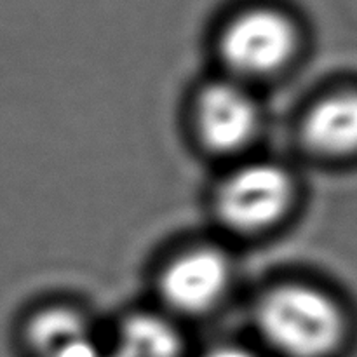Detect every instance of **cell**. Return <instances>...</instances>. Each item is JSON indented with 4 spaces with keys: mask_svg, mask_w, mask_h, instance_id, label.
I'll use <instances>...</instances> for the list:
<instances>
[{
    "mask_svg": "<svg viewBox=\"0 0 357 357\" xmlns=\"http://www.w3.org/2000/svg\"><path fill=\"white\" fill-rule=\"evenodd\" d=\"M257 324L272 349L284 357H330L347 335V317L326 291L282 284L261 296Z\"/></svg>",
    "mask_w": 357,
    "mask_h": 357,
    "instance_id": "1",
    "label": "cell"
},
{
    "mask_svg": "<svg viewBox=\"0 0 357 357\" xmlns=\"http://www.w3.org/2000/svg\"><path fill=\"white\" fill-rule=\"evenodd\" d=\"M300 33L286 10L255 6L241 10L225 24L220 52L239 75L264 77L279 72L298 49Z\"/></svg>",
    "mask_w": 357,
    "mask_h": 357,
    "instance_id": "2",
    "label": "cell"
},
{
    "mask_svg": "<svg viewBox=\"0 0 357 357\" xmlns=\"http://www.w3.org/2000/svg\"><path fill=\"white\" fill-rule=\"evenodd\" d=\"M291 176L281 166L258 162L230 174L216 195V211L236 232L268 229L284 216L293 202Z\"/></svg>",
    "mask_w": 357,
    "mask_h": 357,
    "instance_id": "3",
    "label": "cell"
},
{
    "mask_svg": "<svg viewBox=\"0 0 357 357\" xmlns=\"http://www.w3.org/2000/svg\"><path fill=\"white\" fill-rule=\"evenodd\" d=\"M229 282L230 265L225 255L197 248L169 261L160 275V293L180 312L202 314L222 300Z\"/></svg>",
    "mask_w": 357,
    "mask_h": 357,
    "instance_id": "4",
    "label": "cell"
},
{
    "mask_svg": "<svg viewBox=\"0 0 357 357\" xmlns=\"http://www.w3.org/2000/svg\"><path fill=\"white\" fill-rule=\"evenodd\" d=\"M197 128L209 149L232 152L246 145L257 132L258 108L237 84L211 82L199 94Z\"/></svg>",
    "mask_w": 357,
    "mask_h": 357,
    "instance_id": "5",
    "label": "cell"
},
{
    "mask_svg": "<svg viewBox=\"0 0 357 357\" xmlns=\"http://www.w3.org/2000/svg\"><path fill=\"white\" fill-rule=\"evenodd\" d=\"M305 145L319 155L349 159L357 155V89L321 98L302 124Z\"/></svg>",
    "mask_w": 357,
    "mask_h": 357,
    "instance_id": "6",
    "label": "cell"
},
{
    "mask_svg": "<svg viewBox=\"0 0 357 357\" xmlns=\"http://www.w3.org/2000/svg\"><path fill=\"white\" fill-rule=\"evenodd\" d=\"M84 337H87V328L82 316L63 307L38 312L31 317L26 330L31 351L40 357H52L63 347Z\"/></svg>",
    "mask_w": 357,
    "mask_h": 357,
    "instance_id": "7",
    "label": "cell"
},
{
    "mask_svg": "<svg viewBox=\"0 0 357 357\" xmlns=\"http://www.w3.org/2000/svg\"><path fill=\"white\" fill-rule=\"evenodd\" d=\"M121 357H180V340L155 317L139 316L124 324Z\"/></svg>",
    "mask_w": 357,
    "mask_h": 357,
    "instance_id": "8",
    "label": "cell"
},
{
    "mask_svg": "<svg viewBox=\"0 0 357 357\" xmlns=\"http://www.w3.org/2000/svg\"><path fill=\"white\" fill-rule=\"evenodd\" d=\"M52 357H100V354H98L96 345L89 338L84 337L63 347L61 351L56 352Z\"/></svg>",
    "mask_w": 357,
    "mask_h": 357,
    "instance_id": "9",
    "label": "cell"
},
{
    "mask_svg": "<svg viewBox=\"0 0 357 357\" xmlns=\"http://www.w3.org/2000/svg\"><path fill=\"white\" fill-rule=\"evenodd\" d=\"M204 357H257V356L243 347H236V345H222V347H216L213 349V351L206 352Z\"/></svg>",
    "mask_w": 357,
    "mask_h": 357,
    "instance_id": "10",
    "label": "cell"
}]
</instances>
